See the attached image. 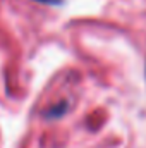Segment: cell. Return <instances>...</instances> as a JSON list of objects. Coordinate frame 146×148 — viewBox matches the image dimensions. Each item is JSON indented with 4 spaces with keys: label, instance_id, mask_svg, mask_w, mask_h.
<instances>
[{
    "label": "cell",
    "instance_id": "6da1fadb",
    "mask_svg": "<svg viewBox=\"0 0 146 148\" xmlns=\"http://www.w3.org/2000/svg\"><path fill=\"white\" fill-rule=\"evenodd\" d=\"M40 3H46V5H57V3H62V0H36Z\"/></svg>",
    "mask_w": 146,
    "mask_h": 148
}]
</instances>
